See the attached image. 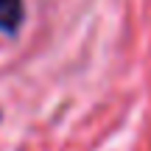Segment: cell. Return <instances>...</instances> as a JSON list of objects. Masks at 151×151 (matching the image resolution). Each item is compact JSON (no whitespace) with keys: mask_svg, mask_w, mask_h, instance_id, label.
I'll return each instance as SVG.
<instances>
[{"mask_svg":"<svg viewBox=\"0 0 151 151\" xmlns=\"http://www.w3.org/2000/svg\"><path fill=\"white\" fill-rule=\"evenodd\" d=\"M22 17H25L22 0H0V31L6 37H14L20 31Z\"/></svg>","mask_w":151,"mask_h":151,"instance_id":"obj_1","label":"cell"}]
</instances>
